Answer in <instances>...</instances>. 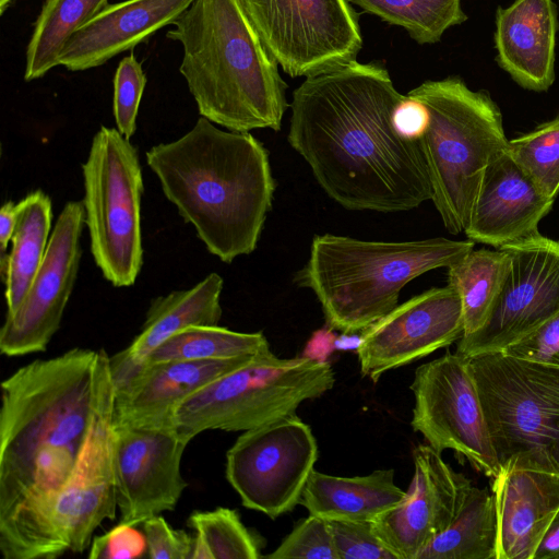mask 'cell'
<instances>
[{
  "mask_svg": "<svg viewBox=\"0 0 559 559\" xmlns=\"http://www.w3.org/2000/svg\"><path fill=\"white\" fill-rule=\"evenodd\" d=\"M104 349L34 360L1 382L0 554L48 559L55 498L75 471L103 386Z\"/></svg>",
  "mask_w": 559,
  "mask_h": 559,
  "instance_id": "6da1fadb",
  "label": "cell"
},
{
  "mask_svg": "<svg viewBox=\"0 0 559 559\" xmlns=\"http://www.w3.org/2000/svg\"><path fill=\"white\" fill-rule=\"evenodd\" d=\"M403 97L383 64L357 60L308 76L294 91L287 140L346 210L396 213L431 200L419 141L393 128Z\"/></svg>",
  "mask_w": 559,
  "mask_h": 559,
  "instance_id": "7a4b0ae2",
  "label": "cell"
},
{
  "mask_svg": "<svg viewBox=\"0 0 559 559\" xmlns=\"http://www.w3.org/2000/svg\"><path fill=\"white\" fill-rule=\"evenodd\" d=\"M214 124L201 116L181 138L152 146L145 156L165 197L209 252L230 263L257 248L275 181L262 142Z\"/></svg>",
  "mask_w": 559,
  "mask_h": 559,
  "instance_id": "3957f363",
  "label": "cell"
},
{
  "mask_svg": "<svg viewBox=\"0 0 559 559\" xmlns=\"http://www.w3.org/2000/svg\"><path fill=\"white\" fill-rule=\"evenodd\" d=\"M170 26L202 117L236 132L281 129L287 84L241 0H193Z\"/></svg>",
  "mask_w": 559,
  "mask_h": 559,
  "instance_id": "277c9868",
  "label": "cell"
},
{
  "mask_svg": "<svg viewBox=\"0 0 559 559\" xmlns=\"http://www.w3.org/2000/svg\"><path fill=\"white\" fill-rule=\"evenodd\" d=\"M474 243L443 237L369 241L318 235L296 282L313 292L331 329L354 334L392 311L411 281L451 266L469 253Z\"/></svg>",
  "mask_w": 559,
  "mask_h": 559,
  "instance_id": "5b68a950",
  "label": "cell"
},
{
  "mask_svg": "<svg viewBox=\"0 0 559 559\" xmlns=\"http://www.w3.org/2000/svg\"><path fill=\"white\" fill-rule=\"evenodd\" d=\"M429 114L419 139L444 227L465 230L486 167L507 152L502 115L485 91H473L460 76L427 80L408 92Z\"/></svg>",
  "mask_w": 559,
  "mask_h": 559,
  "instance_id": "8992f818",
  "label": "cell"
},
{
  "mask_svg": "<svg viewBox=\"0 0 559 559\" xmlns=\"http://www.w3.org/2000/svg\"><path fill=\"white\" fill-rule=\"evenodd\" d=\"M467 358L501 469L559 473V369L503 352Z\"/></svg>",
  "mask_w": 559,
  "mask_h": 559,
  "instance_id": "52a82bcc",
  "label": "cell"
},
{
  "mask_svg": "<svg viewBox=\"0 0 559 559\" xmlns=\"http://www.w3.org/2000/svg\"><path fill=\"white\" fill-rule=\"evenodd\" d=\"M335 383L330 362L308 356L280 358L271 350L185 399L174 431L190 442L206 430L247 431L296 414Z\"/></svg>",
  "mask_w": 559,
  "mask_h": 559,
  "instance_id": "ba28073f",
  "label": "cell"
},
{
  "mask_svg": "<svg viewBox=\"0 0 559 559\" xmlns=\"http://www.w3.org/2000/svg\"><path fill=\"white\" fill-rule=\"evenodd\" d=\"M82 170L93 259L115 287L131 286L143 264L138 151L118 129L103 126L93 136Z\"/></svg>",
  "mask_w": 559,
  "mask_h": 559,
  "instance_id": "9c48e42d",
  "label": "cell"
},
{
  "mask_svg": "<svg viewBox=\"0 0 559 559\" xmlns=\"http://www.w3.org/2000/svg\"><path fill=\"white\" fill-rule=\"evenodd\" d=\"M265 47L292 78L357 60L359 13L348 0H241Z\"/></svg>",
  "mask_w": 559,
  "mask_h": 559,
  "instance_id": "30bf717a",
  "label": "cell"
},
{
  "mask_svg": "<svg viewBox=\"0 0 559 559\" xmlns=\"http://www.w3.org/2000/svg\"><path fill=\"white\" fill-rule=\"evenodd\" d=\"M318 459L311 428L296 414L245 431L226 453V478L247 509L276 519L300 503Z\"/></svg>",
  "mask_w": 559,
  "mask_h": 559,
  "instance_id": "8fae6325",
  "label": "cell"
},
{
  "mask_svg": "<svg viewBox=\"0 0 559 559\" xmlns=\"http://www.w3.org/2000/svg\"><path fill=\"white\" fill-rule=\"evenodd\" d=\"M411 390V426L427 444L439 453L453 450L488 477L501 472L467 357L447 353L419 366Z\"/></svg>",
  "mask_w": 559,
  "mask_h": 559,
  "instance_id": "7c38bea8",
  "label": "cell"
},
{
  "mask_svg": "<svg viewBox=\"0 0 559 559\" xmlns=\"http://www.w3.org/2000/svg\"><path fill=\"white\" fill-rule=\"evenodd\" d=\"M500 248L509 272L486 322L459 340L464 357L502 352L559 312V241L537 234Z\"/></svg>",
  "mask_w": 559,
  "mask_h": 559,
  "instance_id": "4fadbf2b",
  "label": "cell"
},
{
  "mask_svg": "<svg viewBox=\"0 0 559 559\" xmlns=\"http://www.w3.org/2000/svg\"><path fill=\"white\" fill-rule=\"evenodd\" d=\"M115 399L110 376L103 386L79 464L55 498L48 523V559L83 552L96 528L116 518Z\"/></svg>",
  "mask_w": 559,
  "mask_h": 559,
  "instance_id": "5bb4252c",
  "label": "cell"
},
{
  "mask_svg": "<svg viewBox=\"0 0 559 559\" xmlns=\"http://www.w3.org/2000/svg\"><path fill=\"white\" fill-rule=\"evenodd\" d=\"M84 223L83 202H67L25 297L13 313L5 314L0 330L3 355L44 352L60 328L80 269Z\"/></svg>",
  "mask_w": 559,
  "mask_h": 559,
  "instance_id": "9a60e30c",
  "label": "cell"
},
{
  "mask_svg": "<svg viewBox=\"0 0 559 559\" xmlns=\"http://www.w3.org/2000/svg\"><path fill=\"white\" fill-rule=\"evenodd\" d=\"M464 334L457 292L430 288L396 306L362 332L357 356L362 377L377 382L383 373L424 358Z\"/></svg>",
  "mask_w": 559,
  "mask_h": 559,
  "instance_id": "2e32d148",
  "label": "cell"
},
{
  "mask_svg": "<svg viewBox=\"0 0 559 559\" xmlns=\"http://www.w3.org/2000/svg\"><path fill=\"white\" fill-rule=\"evenodd\" d=\"M188 444L173 430L115 425L112 463L120 523L139 525L175 510L188 486L180 469Z\"/></svg>",
  "mask_w": 559,
  "mask_h": 559,
  "instance_id": "e0dca14e",
  "label": "cell"
},
{
  "mask_svg": "<svg viewBox=\"0 0 559 559\" xmlns=\"http://www.w3.org/2000/svg\"><path fill=\"white\" fill-rule=\"evenodd\" d=\"M414 474L405 499L371 521L396 559H417L459 512L472 483L429 444L413 450Z\"/></svg>",
  "mask_w": 559,
  "mask_h": 559,
  "instance_id": "ac0fdd59",
  "label": "cell"
},
{
  "mask_svg": "<svg viewBox=\"0 0 559 559\" xmlns=\"http://www.w3.org/2000/svg\"><path fill=\"white\" fill-rule=\"evenodd\" d=\"M552 204L507 150L486 167L464 233L496 248L521 241L539 234Z\"/></svg>",
  "mask_w": 559,
  "mask_h": 559,
  "instance_id": "d6986e66",
  "label": "cell"
},
{
  "mask_svg": "<svg viewBox=\"0 0 559 559\" xmlns=\"http://www.w3.org/2000/svg\"><path fill=\"white\" fill-rule=\"evenodd\" d=\"M258 355L145 365L115 391V425L174 431V412L185 399Z\"/></svg>",
  "mask_w": 559,
  "mask_h": 559,
  "instance_id": "ffe728a7",
  "label": "cell"
},
{
  "mask_svg": "<svg viewBox=\"0 0 559 559\" xmlns=\"http://www.w3.org/2000/svg\"><path fill=\"white\" fill-rule=\"evenodd\" d=\"M193 0H124L108 3L67 41L59 66L69 71L97 68L132 50L171 23Z\"/></svg>",
  "mask_w": 559,
  "mask_h": 559,
  "instance_id": "44dd1931",
  "label": "cell"
},
{
  "mask_svg": "<svg viewBox=\"0 0 559 559\" xmlns=\"http://www.w3.org/2000/svg\"><path fill=\"white\" fill-rule=\"evenodd\" d=\"M558 10L552 0H515L496 11V61L521 87L546 92L555 82Z\"/></svg>",
  "mask_w": 559,
  "mask_h": 559,
  "instance_id": "7402d4cb",
  "label": "cell"
},
{
  "mask_svg": "<svg viewBox=\"0 0 559 559\" xmlns=\"http://www.w3.org/2000/svg\"><path fill=\"white\" fill-rule=\"evenodd\" d=\"M492 493L498 518L497 559H533L559 510V473L501 469Z\"/></svg>",
  "mask_w": 559,
  "mask_h": 559,
  "instance_id": "603a6c76",
  "label": "cell"
},
{
  "mask_svg": "<svg viewBox=\"0 0 559 559\" xmlns=\"http://www.w3.org/2000/svg\"><path fill=\"white\" fill-rule=\"evenodd\" d=\"M223 284L218 274L211 273L192 288L153 299L140 333L128 347L109 357L115 391L127 385L148 356L175 333L194 325H218Z\"/></svg>",
  "mask_w": 559,
  "mask_h": 559,
  "instance_id": "cb8c5ba5",
  "label": "cell"
},
{
  "mask_svg": "<svg viewBox=\"0 0 559 559\" xmlns=\"http://www.w3.org/2000/svg\"><path fill=\"white\" fill-rule=\"evenodd\" d=\"M406 491L394 483L393 469L342 477L312 471L300 504L325 520L373 521L400 504Z\"/></svg>",
  "mask_w": 559,
  "mask_h": 559,
  "instance_id": "d4e9b609",
  "label": "cell"
},
{
  "mask_svg": "<svg viewBox=\"0 0 559 559\" xmlns=\"http://www.w3.org/2000/svg\"><path fill=\"white\" fill-rule=\"evenodd\" d=\"M52 205L48 194L35 190L16 203V219L8 258H1L7 313H13L25 297L46 253Z\"/></svg>",
  "mask_w": 559,
  "mask_h": 559,
  "instance_id": "484cf974",
  "label": "cell"
},
{
  "mask_svg": "<svg viewBox=\"0 0 559 559\" xmlns=\"http://www.w3.org/2000/svg\"><path fill=\"white\" fill-rule=\"evenodd\" d=\"M498 518L493 493L471 486L450 523L417 559H497Z\"/></svg>",
  "mask_w": 559,
  "mask_h": 559,
  "instance_id": "4316f807",
  "label": "cell"
},
{
  "mask_svg": "<svg viewBox=\"0 0 559 559\" xmlns=\"http://www.w3.org/2000/svg\"><path fill=\"white\" fill-rule=\"evenodd\" d=\"M108 3V0H45L26 47L24 80H37L58 67L61 50L70 37Z\"/></svg>",
  "mask_w": 559,
  "mask_h": 559,
  "instance_id": "83f0119b",
  "label": "cell"
},
{
  "mask_svg": "<svg viewBox=\"0 0 559 559\" xmlns=\"http://www.w3.org/2000/svg\"><path fill=\"white\" fill-rule=\"evenodd\" d=\"M510 254L503 248L472 250L448 267V285L462 302L464 334L476 332L486 322L504 284Z\"/></svg>",
  "mask_w": 559,
  "mask_h": 559,
  "instance_id": "f1b7e54d",
  "label": "cell"
},
{
  "mask_svg": "<svg viewBox=\"0 0 559 559\" xmlns=\"http://www.w3.org/2000/svg\"><path fill=\"white\" fill-rule=\"evenodd\" d=\"M269 350V342L261 332L243 333L218 325H194L167 338L148 356L144 366L176 360L227 359Z\"/></svg>",
  "mask_w": 559,
  "mask_h": 559,
  "instance_id": "f546056e",
  "label": "cell"
},
{
  "mask_svg": "<svg viewBox=\"0 0 559 559\" xmlns=\"http://www.w3.org/2000/svg\"><path fill=\"white\" fill-rule=\"evenodd\" d=\"M390 25L404 28L419 45L436 44L467 20L462 0H348Z\"/></svg>",
  "mask_w": 559,
  "mask_h": 559,
  "instance_id": "4dcf8cb0",
  "label": "cell"
},
{
  "mask_svg": "<svg viewBox=\"0 0 559 559\" xmlns=\"http://www.w3.org/2000/svg\"><path fill=\"white\" fill-rule=\"evenodd\" d=\"M187 524L194 532L191 559H258L262 540L249 530L236 510L216 508L193 511Z\"/></svg>",
  "mask_w": 559,
  "mask_h": 559,
  "instance_id": "1f68e13d",
  "label": "cell"
},
{
  "mask_svg": "<svg viewBox=\"0 0 559 559\" xmlns=\"http://www.w3.org/2000/svg\"><path fill=\"white\" fill-rule=\"evenodd\" d=\"M508 153L539 191L555 200L559 193V116L509 140Z\"/></svg>",
  "mask_w": 559,
  "mask_h": 559,
  "instance_id": "d6a6232c",
  "label": "cell"
},
{
  "mask_svg": "<svg viewBox=\"0 0 559 559\" xmlns=\"http://www.w3.org/2000/svg\"><path fill=\"white\" fill-rule=\"evenodd\" d=\"M147 79L133 53L122 58L114 76L112 112L118 131L131 139Z\"/></svg>",
  "mask_w": 559,
  "mask_h": 559,
  "instance_id": "836d02e7",
  "label": "cell"
},
{
  "mask_svg": "<svg viewBox=\"0 0 559 559\" xmlns=\"http://www.w3.org/2000/svg\"><path fill=\"white\" fill-rule=\"evenodd\" d=\"M271 559H338L328 520L314 514L301 520L271 554Z\"/></svg>",
  "mask_w": 559,
  "mask_h": 559,
  "instance_id": "e575fe53",
  "label": "cell"
},
{
  "mask_svg": "<svg viewBox=\"0 0 559 559\" xmlns=\"http://www.w3.org/2000/svg\"><path fill=\"white\" fill-rule=\"evenodd\" d=\"M328 523L338 559H396L374 533L371 521Z\"/></svg>",
  "mask_w": 559,
  "mask_h": 559,
  "instance_id": "d590c367",
  "label": "cell"
},
{
  "mask_svg": "<svg viewBox=\"0 0 559 559\" xmlns=\"http://www.w3.org/2000/svg\"><path fill=\"white\" fill-rule=\"evenodd\" d=\"M502 352L559 369V312Z\"/></svg>",
  "mask_w": 559,
  "mask_h": 559,
  "instance_id": "8d00e7d4",
  "label": "cell"
},
{
  "mask_svg": "<svg viewBox=\"0 0 559 559\" xmlns=\"http://www.w3.org/2000/svg\"><path fill=\"white\" fill-rule=\"evenodd\" d=\"M143 532L151 559H191L194 536L173 528L159 514L143 522Z\"/></svg>",
  "mask_w": 559,
  "mask_h": 559,
  "instance_id": "74e56055",
  "label": "cell"
},
{
  "mask_svg": "<svg viewBox=\"0 0 559 559\" xmlns=\"http://www.w3.org/2000/svg\"><path fill=\"white\" fill-rule=\"evenodd\" d=\"M136 525L119 523L104 535L94 538L88 558L91 559H134L147 552L144 533Z\"/></svg>",
  "mask_w": 559,
  "mask_h": 559,
  "instance_id": "f35d334b",
  "label": "cell"
},
{
  "mask_svg": "<svg viewBox=\"0 0 559 559\" xmlns=\"http://www.w3.org/2000/svg\"><path fill=\"white\" fill-rule=\"evenodd\" d=\"M429 114L418 99L404 95L396 104L392 122L396 133L406 140L419 141L428 126Z\"/></svg>",
  "mask_w": 559,
  "mask_h": 559,
  "instance_id": "ab89813d",
  "label": "cell"
},
{
  "mask_svg": "<svg viewBox=\"0 0 559 559\" xmlns=\"http://www.w3.org/2000/svg\"><path fill=\"white\" fill-rule=\"evenodd\" d=\"M533 559H559V510L539 542Z\"/></svg>",
  "mask_w": 559,
  "mask_h": 559,
  "instance_id": "60d3db41",
  "label": "cell"
},
{
  "mask_svg": "<svg viewBox=\"0 0 559 559\" xmlns=\"http://www.w3.org/2000/svg\"><path fill=\"white\" fill-rule=\"evenodd\" d=\"M16 219V204L12 201L5 202L0 211V246L1 251L7 250L12 238Z\"/></svg>",
  "mask_w": 559,
  "mask_h": 559,
  "instance_id": "b9f144b4",
  "label": "cell"
},
{
  "mask_svg": "<svg viewBox=\"0 0 559 559\" xmlns=\"http://www.w3.org/2000/svg\"><path fill=\"white\" fill-rule=\"evenodd\" d=\"M13 1L14 0H0V14H3Z\"/></svg>",
  "mask_w": 559,
  "mask_h": 559,
  "instance_id": "7bdbcfd3",
  "label": "cell"
}]
</instances>
